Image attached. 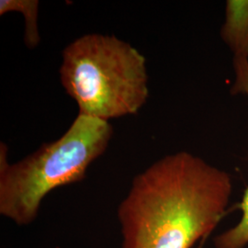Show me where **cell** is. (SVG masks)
Masks as SVG:
<instances>
[{
  "mask_svg": "<svg viewBox=\"0 0 248 248\" xmlns=\"http://www.w3.org/2000/svg\"><path fill=\"white\" fill-rule=\"evenodd\" d=\"M232 191L229 174L180 151L133 178L118 207L121 248H192L224 216Z\"/></svg>",
  "mask_w": 248,
  "mask_h": 248,
  "instance_id": "obj_1",
  "label": "cell"
},
{
  "mask_svg": "<svg viewBox=\"0 0 248 248\" xmlns=\"http://www.w3.org/2000/svg\"><path fill=\"white\" fill-rule=\"evenodd\" d=\"M60 80L78 114L101 121L137 114L149 97L146 59L114 35L89 33L62 53Z\"/></svg>",
  "mask_w": 248,
  "mask_h": 248,
  "instance_id": "obj_3",
  "label": "cell"
},
{
  "mask_svg": "<svg viewBox=\"0 0 248 248\" xmlns=\"http://www.w3.org/2000/svg\"><path fill=\"white\" fill-rule=\"evenodd\" d=\"M39 1L37 0H1L0 16L9 12L20 13L25 22L24 43L29 49H34L41 43L38 28Z\"/></svg>",
  "mask_w": 248,
  "mask_h": 248,
  "instance_id": "obj_6",
  "label": "cell"
},
{
  "mask_svg": "<svg viewBox=\"0 0 248 248\" xmlns=\"http://www.w3.org/2000/svg\"><path fill=\"white\" fill-rule=\"evenodd\" d=\"M234 82L232 94H242L248 98V60L233 59ZM242 218L232 228L222 232L214 240L215 248H245L248 245V187L246 189L240 204Z\"/></svg>",
  "mask_w": 248,
  "mask_h": 248,
  "instance_id": "obj_4",
  "label": "cell"
},
{
  "mask_svg": "<svg viewBox=\"0 0 248 248\" xmlns=\"http://www.w3.org/2000/svg\"><path fill=\"white\" fill-rule=\"evenodd\" d=\"M108 122L78 115L60 138L9 164L8 146L0 143V214L18 226L35 221L45 197L60 186L82 181L90 165L109 144Z\"/></svg>",
  "mask_w": 248,
  "mask_h": 248,
  "instance_id": "obj_2",
  "label": "cell"
},
{
  "mask_svg": "<svg viewBox=\"0 0 248 248\" xmlns=\"http://www.w3.org/2000/svg\"><path fill=\"white\" fill-rule=\"evenodd\" d=\"M221 37L233 58L248 60V0L226 1Z\"/></svg>",
  "mask_w": 248,
  "mask_h": 248,
  "instance_id": "obj_5",
  "label": "cell"
}]
</instances>
